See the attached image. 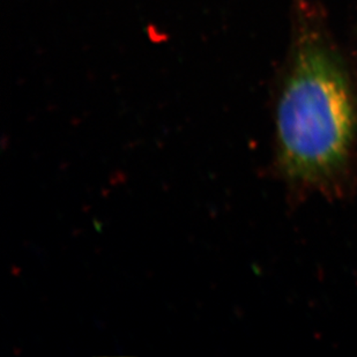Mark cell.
Wrapping results in <instances>:
<instances>
[{
    "label": "cell",
    "instance_id": "1",
    "mask_svg": "<svg viewBox=\"0 0 357 357\" xmlns=\"http://www.w3.org/2000/svg\"><path fill=\"white\" fill-rule=\"evenodd\" d=\"M271 172L295 205L357 193V78L307 0H296L274 96Z\"/></svg>",
    "mask_w": 357,
    "mask_h": 357
}]
</instances>
